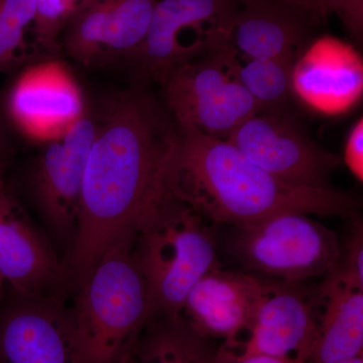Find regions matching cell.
<instances>
[{
	"label": "cell",
	"instance_id": "cell-18",
	"mask_svg": "<svg viewBox=\"0 0 363 363\" xmlns=\"http://www.w3.org/2000/svg\"><path fill=\"white\" fill-rule=\"evenodd\" d=\"M161 316L160 322L152 317L143 330L133 355L135 363H226L221 350L206 336L182 319Z\"/></svg>",
	"mask_w": 363,
	"mask_h": 363
},
{
	"label": "cell",
	"instance_id": "cell-8",
	"mask_svg": "<svg viewBox=\"0 0 363 363\" xmlns=\"http://www.w3.org/2000/svg\"><path fill=\"white\" fill-rule=\"evenodd\" d=\"M304 281L267 279L264 296L252 325L250 337L238 344V357L264 354L290 363H305L311 357L321 317L322 301L318 288Z\"/></svg>",
	"mask_w": 363,
	"mask_h": 363
},
{
	"label": "cell",
	"instance_id": "cell-24",
	"mask_svg": "<svg viewBox=\"0 0 363 363\" xmlns=\"http://www.w3.org/2000/svg\"><path fill=\"white\" fill-rule=\"evenodd\" d=\"M354 218L345 245L341 247L337 266L324 279L363 291V225L362 220Z\"/></svg>",
	"mask_w": 363,
	"mask_h": 363
},
{
	"label": "cell",
	"instance_id": "cell-1",
	"mask_svg": "<svg viewBox=\"0 0 363 363\" xmlns=\"http://www.w3.org/2000/svg\"><path fill=\"white\" fill-rule=\"evenodd\" d=\"M179 125L162 100L143 88L107 101L83 177L67 279L78 288L112 245L135 240L145 219L173 199L168 167Z\"/></svg>",
	"mask_w": 363,
	"mask_h": 363
},
{
	"label": "cell",
	"instance_id": "cell-12",
	"mask_svg": "<svg viewBox=\"0 0 363 363\" xmlns=\"http://www.w3.org/2000/svg\"><path fill=\"white\" fill-rule=\"evenodd\" d=\"M0 276L21 297H55L66 269L0 177Z\"/></svg>",
	"mask_w": 363,
	"mask_h": 363
},
{
	"label": "cell",
	"instance_id": "cell-15",
	"mask_svg": "<svg viewBox=\"0 0 363 363\" xmlns=\"http://www.w3.org/2000/svg\"><path fill=\"white\" fill-rule=\"evenodd\" d=\"M362 62L350 45L331 37L315 40L293 69L294 96L323 113H339L360 97Z\"/></svg>",
	"mask_w": 363,
	"mask_h": 363
},
{
	"label": "cell",
	"instance_id": "cell-10",
	"mask_svg": "<svg viewBox=\"0 0 363 363\" xmlns=\"http://www.w3.org/2000/svg\"><path fill=\"white\" fill-rule=\"evenodd\" d=\"M6 111L28 140L48 143L66 135L85 116L77 80L66 65L49 60L28 67L11 86Z\"/></svg>",
	"mask_w": 363,
	"mask_h": 363
},
{
	"label": "cell",
	"instance_id": "cell-22",
	"mask_svg": "<svg viewBox=\"0 0 363 363\" xmlns=\"http://www.w3.org/2000/svg\"><path fill=\"white\" fill-rule=\"evenodd\" d=\"M35 40L45 51L60 49L59 35L71 20L76 9L69 0H35Z\"/></svg>",
	"mask_w": 363,
	"mask_h": 363
},
{
	"label": "cell",
	"instance_id": "cell-30",
	"mask_svg": "<svg viewBox=\"0 0 363 363\" xmlns=\"http://www.w3.org/2000/svg\"><path fill=\"white\" fill-rule=\"evenodd\" d=\"M4 286H6V283H4L2 277L0 276V302H1L2 294H4Z\"/></svg>",
	"mask_w": 363,
	"mask_h": 363
},
{
	"label": "cell",
	"instance_id": "cell-3",
	"mask_svg": "<svg viewBox=\"0 0 363 363\" xmlns=\"http://www.w3.org/2000/svg\"><path fill=\"white\" fill-rule=\"evenodd\" d=\"M133 245H112L79 286L72 312L76 363H130L156 315Z\"/></svg>",
	"mask_w": 363,
	"mask_h": 363
},
{
	"label": "cell",
	"instance_id": "cell-29",
	"mask_svg": "<svg viewBox=\"0 0 363 363\" xmlns=\"http://www.w3.org/2000/svg\"><path fill=\"white\" fill-rule=\"evenodd\" d=\"M333 363H363V357L350 358V359L341 360Z\"/></svg>",
	"mask_w": 363,
	"mask_h": 363
},
{
	"label": "cell",
	"instance_id": "cell-6",
	"mask_svg": "<svg viewBox=\"0 0 363 363\" xmlns=\"http://www.w3.org/2000/svg\"><path fill=\"white\" fill-rule=\"evenodd\" d=\"M230 43L179 66L161 83L162 99L181 128L227 140L260 108L233 77Z\"/></svg>",
	"mask_w": 363,
	"mask_h": 363
},
{
	"label": "cell",
	"instance_id": "cell-4",
	"mask_svg": "<svg viewBox=\"0 0 363 363\" xmlns=\"http://www.w3.org/2000/svg\"><path fill=\"white\" fill-rule=\"evenodd\" d=\"M135 253L156 314L180 320L191 289L221 267L206 221L179 199L150 215L136 233Z\"/></svg>",
	"mask_w": 363,
	"mask_h": 363
},
{
	"label": "cell",
	"instance_id": "cell-19",
	"mask_svg": "<svg viewBox=\"0 0 363 363\" xmlns=\"http://www.w3.org/2000/svg\"><path fill=\"white\" fill-rule=\"evenodd\" d=\"M157 0H102V63L133 60L149 32Z\"/></svg>",
	"mask_w": 363,
	"mask_h": 363
},
{
	"label": "cell",
	"instance_id": "cell-16",
	"mask_svg": "<svg viewBox=\"0 0 363 363\" xmlns=\"http://www.w3.org/2000/svg\"><path fill=\"white\" fill-rule=\"evenodd\" d=\"M314 23L283 0H241L229 43L247 59L297 61L307 48Z\"/></svg>",
	"mask_w": 363,
	"mask_h": 363
},
{
	"label": "cell",
	"instance_id": "cell-27",
	"mask_svg": "<svg viewBox=\"0 0 363 363\" xmlns=\"http://www.w3.org/2000/svg\"><path fill=\"white\" fill-rule=\"evenodd\" d=\"M0 149H6V135H4L1 118H0Z\"/></svg>",
	"mask_w": 363,
	"mask_h": 363
},
{
	"label": "cell",
	"instance_id": "cell-13",
	"mask_svg": "<svg viewBox=\"0 0 363 363\" xmlns=\"http://www.w3.org/2000/svg\"><path fill=\"white\" fill-rule=\"evenodd\" d=\"M264 288L262 277L218 267L191 289L181 319L203 336L223 338L222 350L230 351L250 329Z\"/></svg>",
	"mask_w": 363,
	"mask_h": 363
},
{
	"label": "cell",
	"instance_id": "cell-11",
	"mask_svg": "<svg viewBox=\"0 0 363 363\" xmlns=\"http://www.w3.org/2000/svg\"><path fill=\"white\" fill-rule=\"evenodd\" d=\"M97 123L83 116L66 135L47 143L33 177L35 203L45 221L72 247L77 228L86 162Z\"/></svg>",
	"mask_w": 363,
	"mask_h": 363
},
{
	"label": "cell",
	"instance_id": "cell-9",
	"mask_svg": "<svg viewBox=\"0 0 363 363\" xmlns=\"http://www.w3.org/2000/svg\"><path fill=\"white\" fill-rule=\"evenodd\" d=\"M238 6V0H157L149 32L133 58L140 75L161 84L172 71L194 59L182 44L188 30L229 42Z\"/></svg>",
	"mask_w": 363,
	"mask_h": 363
},
{
	"label": "cell",
	"instance_id": "cell-17",
	"mask_svg": "<svg viewBox=\"0 0 363 363\" xmlns=\"http://www.w3.org/2000/svg\"><path fill=\"white\" fill-rule=\"evenodd\" d=\"M317 288L322 311L310 358L314 363H333L362 357L363 291L327 279Z\"/></svg>",
	"mask_w": 363,
	"mask_h": 363
},
{
	"label": "cell",
	"instance_id": "cell-28",
	"mask_svg": "<svg viewBox=\"0 0 363 363\" xmlns=\"http://www.w3.org/2000/svg\"><path fill=\"white\" fill-rule=\"evenodd\" d=\"M4 162H6V152L0 149V177H4Z\"/></svg>",
	"mask_w": 363,
	"mask_h": 363
},
{
	"label": "cell",
	"instance_id": "cell-32",
	"mask_svg": "<svg viewBox=\"0 0 363 363\" xmlns=\"http://www.w3.org/2000/svg\"><path fill=\"white\" fill-rule=\"evenodd\" d=\"M238 1H240H240H241V0H238Z\"/></svg>",
	"mask_w": 363,
	"mask_h": 363
},
{
	"label": "cell",
	"instance_id": "cell-14",
	"mask_svg": "<svg viewBox=\"0 0 363 363\" xmlns=\"http://www.w3.org/2000/svg\"><path fill=\"white\" fill-rule=\"evenodd\" d=\"M20 297L0 312V363H76L72 313L55 297Z\"/></svg>",
	"mask_w": 363,
	"mask_h": 363
},
{
	"label": "cell",
	"instance_id": "cell-2",
	"mask_svg": "<svg viewBox=\"0 0 363 363\" xmlns=\"http://www.w3.org/2000/svg\"><path fill=\"white\" fill-rule=\"evenodd\" d=\"M179 130L169 162V187L205 221L247 225L286 212L354 217L357 201L350 193L286 183L225 140Z\"/></svg>",
	"mask_w": 363,
	"mask_h": 363
},
{
	"label": "cell",
	"instance_id": "cell-23",
	"mask_svg": "<svg viewBox=\"0 0 363 363\" xmlns=\"http://www.w3.org/2000/svg\"><path fill=\"white\" fill-rule=\"evenodd\" d=\"M289 6L311 18L315 23L330 14H337L353 37L362 40L363 0H283Z\"/></svg>",
	"mask_w": 363,
	"mask_h": 363
},
{
	"label": "cell",
	"instance_id": "cell-25",
	"mask_svg": "<svg viewBox=\"0 0 363 363\" xmlns=\"http://www.w3.org/2000/svg\"><path fill=\"white\" fill-rule=\"evenodd\" d=\"M343 162L358 181L363 180V121L353 124L344 147Z\"/></svg>",
	"mask_w": 363,
	"mask_h": 363
},
{
	"label": "cell",
	"instance_id": "cell-21",
	"mask_svg": "<svg viewBox=\"0 0 363 363\" xmlns=\"http://www.w3.org/2000/svg\"><path fill=\"white\" fill-rule=\"evenodd\" d=\"M35 18V0H0V72L13 71L26 62V28Z\"/></svg>",
	"mask_w": 363,
	"mask_h": 363
},
{
	"label": "cell",
	"instance_id": "cell-5",
	"mask_svg": "<svg viewBox=\"0 0 363 363\" xmlns=\"http://www.w3.org/2000/svg\"><path fill=\"white\" fill-rule=\"evenodd\" d=\"M228 247L247 271L286 281L325 278L341 255L337 234L297 212L233 226Z\"/></svg>",
	"mask_w": 363,
	"mask_h": 363
},
{
	"label": "cell",
	"instance_id": "cell-31",
	"mask_svg": "<svg viewBox=\"0 0 363 363\" xmlns=\"http://www.w3.org/2000/svg\"><path fill=\"white\" fill-rule=\"evenodd\" d=\"M130 363H135V359H133H133H131V362Z\"/></svg>",
	"mask_w": 363,
	"mask_h": 363
},
{
	"label": "cell",
	"instance_id": "cell-7",
	"mask_svg": "<svg viewBox=\"0 0 363 363\" xmlns=\"http://www.w3.org/2000/svg\"><path fill=\"white\" fill-rule=\"evenodd\" d=\"M225 140L272 175L301 187H332V173L342 162L312 140L291 109L260 111Z\"/></svg>",
	"mask_w": 363,
	"mask_h": 363
},
{
	"label": "cell",
	"instance_id": "cell-20",
	"mask_svg": "<svg viewBox=\"0 0 363 363\" xmlns=\"http://www.w3.org/2000/svg\"><path fill=\"white\" fill-rule=\"evenodd\" d=\"M295 60L290 59H247V63L241 65L235 52L230 62V71L259 105L260 111L281 112L291 109L295 98Z\"/></svg>",
	"mask_w": 363,
	"mask_h": 363
},
{
	"label": "cell",
	"instance_id": "cell-26",
	"mask_svg": "<svg viewBox=\"0 0 363 363\" xmlns=\"http://www.w3.org/2000/svg\"><path fill=\"white\" fill-rule=\"evenodd\" d=\"M227 363H290L281 358L264 354L247 355L243 357H227Z\"/></svg>",
	"mask_w": 363,
	"mask_h": 363
}]
</instances>
